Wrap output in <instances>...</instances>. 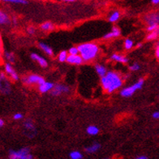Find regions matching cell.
Masks as SVG:
<instances>
[{
  "label": "cell",
  "instance_id": "6da1fadb",
  "mask_svg": "<svg viewBox=\"0 0 159 159\" xmlns=\"http://www.w3.org/2000/svg\"><path fill=\"white\" fill-rule=\"evenodd\" d=\"M101 84L106 92L111 93L119 89L123 85V80L116 72L108 71L104 76L102 77Z\"/></svg>",
  "mask_w": 159,
  "mask_h": 159
},
{
  "label": "cell",
  "instance_id": "7a4b0ae2",
  "mask_svg": "<svg viewBox=\"0 0 159 159\" xmlns=\"http://www.w3.org/2000/svg\"><path fill=\"white\" fill-rule=\"evenodd\" d=\"M77 47L84 61H90L95 59L99 51L98 46L94 43H84L79 45Z\"/></svg>",
  "mask_w": 159,
  "mask_h": 159
},
{
  "label": "cell",
  "instance_id": "3957f363",
  "mask_svg": "<svg viewBox=\"0 0 159 159\" xmlns=\"http://www.w3.org/2000/svg\"><path fill=\"white\" fill-rule=\"evenodd\" d=\"M9 157L11 159H32L33 155L30 153V149L25 147L18 150H10Z\"/></svg>",
  "mask_w": 159,
  "mask_h": 159
},
{
  "label": "cell",
  "instance_id": "277c9868",
  "mask_svg": "<svg viewBox=\"0 0 159 159\" xmlns=\"http://www.w3.org/2000/svg\"><path fill=\"white\" fill-rule=\"evenodd\" d=\"M143 84H144V80H139V81L135 83L134 84L128 86L127 88H124V89H122L121 92H120V94H121L122 97H124V98H129V97L132 96V95L134 94L136 91H137V90L140 89L142 88Z\"/></svg>",
  "mask_w": 159,
  "mask_h": 159
},
{
  "label": "cell",
  "instance_id": "5b68a950",
  "mask_svg": "<svg viewBox=\"0 0 159 159\" xmlns=\"http://www.w3.org/2000/svg\"><path fill=\"white\" fill-rule=\"evenodd\" d=\"M0 91L5 94L11 92L10 83L7 80L6 75L2 72H0Z\"/></svg>",
  "mask_w": 159,
  "mask_h": 159
},
{
  "label": "cell",
  "instance_id": "8992f818",
  "mask_svg": "<svg viewBox=\"0 0 159 159\" xmlns=\"http://www.w3.org/2000/svg\"><path fill=\"white\" fill-rule=\"evenodd\" d=\"M23 82L26 84H41L45 82L44 78L38 75H30L23 79Z\"/></svg>",
  "mask_w": 159,
  "mask_h": 159
},
{
  "label": "cell",
  "instance_id": "52a82bcc",
  "mask_svg": "<svg viewBox=\"0 0 159 159\" xmlns=\"http://www.w3.org/2000/svg\"><path fill=\"white\" fill-rule=\"evenodd\" d=\"M70 91V89L68 86L63 85V84H55L54 89L51 90V94L53 96H59L62 93H68Z\"/></svg>",
  "mask_w": 159,
  "mask_h": 159
},
{
  "label": "cell",
  "instance_id": "ba28073f",
  "mask_svg": "<svg viewBox=\"0 0 159 159\" xmlns=\"http://www.w3.org/2000/svg\"><path fill=\"white\" fill-rule=\"evenodd\" d=\"M5 71L13 80H19V75L16 73V71L14 70V68L11 65L10 63H7L5 64Z\"/></svg>",
  "mask_w": 159,
  "mask_h": 159
},
{
  "label": "cell",
  "instance_id": "9c48e42d",
  "mask_svg": "<svg viewBox=\"0 0 159 159\" xmlns=\"http://www.w3.org/2000/svg\"><path fill=\"white\" fill-rule=\"evenodd\" d=\"M83 58L81 55H69L67 59V62L70 64L73 65H80L83 63Z\"/></svg>",
  "mask_w": 159,
  "mask_h": 159
},
{
  "label": "cell",
  "instance_id": "30bf717a",
  "mask_svg": "<svg viewBox=\"0 0 159 159\" xmlns=\"http://www.w3.org/2000/svg\"><path fill=\"white\" fill-rule=\"evenodd\" d=\"M31 59H33V60L36 61L37 63H38V64H39L42 67H44L45 68V67H46L48 66V63H47L46 59H44L43 57L38 55V54H36V53H32Z\"/></svg>",
  "mask_w": 159,
  "mask_h": 159
},
{
  "label": "cell",
  "instance_id": "8fae6325",
  "mask_svg": "<svg viewBox=\"0 0 159 159\" xmlns=\"http://www.w3.org/2000/svg\"><path fill=\"white\" fill-rule=\"evenodd\" d=\"M145 20L149 25L159 24V14L157 13H151L145 16Z\"/></svg>",
  "mask_w": 159,
  "mask_h": 159
},
{
  "label": "cell",
  "instance_id": "7c38bea8",
  "mask_svg": "<svg viewBox=\"0 0 159 159\" xmlns=\"http://www.w3.org/2000/svg\"><path fill=\"white\" fill-rule=\"evenodd\" d=\"M55 87V84L51 83V82H43L42 84H39V91L42 93H45L46 92H49V91H51V90L54 89Z\"/></svg>",
  "mask_w": 159,
  "mask_h": 159
},
{
  "label": "cell",
  "instance_id": "4fadbf2b",
  "mask_svg": "<svg viewBox=\"0 0 159 159\" xmlns=\"http://www.w3.org/2000/svg\"><path fill=\"white\" fill-rule=\"evenodd\" d=\"M121 34V31L118 27H113L111 32H109L108 34H107L104 36V39H111V38H117Z\"/></svg>",
  "mask_w": 159,
  "mask_h": 159
},
{
  "label": "cell",
  "instance_id": "5bb4252c",
  "mask_svg": "<svg viewBox=\"0 0 159 159\" xmlns=\"http://www.w3.org/2000/svg\"><path fill=\"white\" fill-rule=\"evenodd\" d=\"M111 59L114 61H116V62H119V63H128V58H126L125 56H123L121 55H118V54H114L113 55H111Z\"/></svg>",
  "mask_w": 159,
  "mask_h": 159
},
{
  "label": "cell",
  "instance_id": "9a60e30c",
  "mask_svg": "<svg viewBox=\"0 0 159 159\" xmlns=\"http://www.w3.org/2000/svg\"><path fill=\"white\" fill-rule=\"evenodd\" d=\"M9 23H10V19L7 14H6L2 10H0V25H7Z\"/></svg>",
  "mask_w": 159,
  "mask_h": 159
},
{
  "label": "cell",
  "instance_id": "2e32d148",
  "mask_svg": "<svg viewBox=\"0 0 159 159\" xmlns=\"http://www.w3.org/2000/svg\"><path fill=\"white\" fill-rule=\"evenodd\" d=\"M39 47L41 48V50H42L43 52L46 53V55H50V56H52L53 55L52 49L50 48V46H49L47 44H45V43H43V42H40Z\"/></svg>",
  "mask_w": 159,
  "mask_h": 159
},
{
  "label": "cell",
  "instance_id": "e0dca14e",
  "mask_svg": "<svg viewBox=\"0 0 159 159\" xmlns=\"http://www.w3.org/2000/svg\"><path fill=\"white\" fill-rule=\"evenodd\" d=\"M101 148V144L99 143H94L92 145L87 147L85 149V151L89 153H96L97 151H98Z\"/></svg>",
  "mask_w": 159,
  "mask_h": 159
},
{
  "label": "cell",
  "instance_id": "ac0fdd59",
  "mask_svg": "<svg viewBox=\"0 0 159 159\" xmlns=\"http://www.w3.org/2000/svg\"><path fill=\"white\" fill-rule=\"evenodd\" d=\"M86 132H87V133H88L89 135H90V136H96V135L98 134L99 129L98 127H96V126L90 125L87 128Z\"/></svg>",
  "mask_w": 159,
  "mask_h": 159
},
{
  "label": "cell",
  "instance_id": "d6986e66",
  "mask_svg": "<svg viewBox=\"0 0 159 159\" xmlns=\"http://www.w3.org/2000/svg\"><path fill=\"white\" fill-rule=\"evenodd\" d=\"M95 69H96L97 73L98 74L100 75L101 77H102L104 76L107 73V68L103 66V65H100V64H97L96 67H95Z\"/></svg>",
  "mask_w": 159,
  "mask_h": 159
},
{
  "label": "cell",
  "instance_id": "ffe728a7",
  "mask_svg": "<svg viewBox=\"0 0 159 159\" xmlns=\"http://www.w3.org/2000/svg\"><path fill=\"white\" fill-rule=\"evenodd\" d=\"M24 127L27 131L29 132H34L35 131V127H34V123L30 120V119H28L25 122V124H24Z\"/></svg>",
  "mask_w": 159,
  "mask_h": 159
},
{
  "label": "cell",
  "instance_id": "44dd1931",
  "mask_svg": "<svg viewBox=\"0 0 159 159\" xmlns=\"http://www.w3.org/2000/svg\"><path fill=\"white\" fill-rule=\"evenodd\" d=\"M119 17H120V13H119V11H113V12L111 13V16H110L109 21L111 22V23L116 22L119 19Z\"/></svg>",
  "mask_w": 159,
  "mask_h": 159
},
{
  "label": "cell",
  "instance_id": "7402d4cb",
  "mask_svg": "<svg viewBox=\"0 0 159 159\" xmlns=\"http://www.w3.org/2000/svg\"><path fill=\"white\" fill-rule=\"evenodd\" d=\"M159 37V32L157 31H152L149 32V34L147 35L146 39L148 41H153V40H156Z\"/></svg>",
  "mask_w": 159,
  "mask_h": 159
},
{
  "label": "cell",
  "instance_id": "603a6c76",
  "mask_svg": "<svg viewBox=\"0 0 159 159\" xmlns=\"http://www.w3.org/2000/svg\"><path fill=\"white\" fill-rule=\"evenodd\" d=\"M3 2H7V3H12V4H20L25 5L27 4V0H3Z\"/></svg>",
  "mask_w": 159,
  "mask_h": 159
},
{
  "label": "cell",
  "instance_id": "cb8c5ba5",
  "mask_svg": "<svg viewBox=\"0 0 159 159\" xmlns=\"http://www.w3.org/2000/svg\"><path fill=\"white\" fill-rule=\"evenodd\" d=\"M70 157L71 159H81L83 158V155L79 151L75 150V151H72L71 153H70Z\"/></svg>",
  "mask_w": 159,
  "mask_h": 159
},
{
  "label": "cell",
  "instance_id": "d4e9b609",
  "mask_svg": "<svg viewBox=\"0 0 159 159\" xmlns=\"http://www.w3.org/2000/svg\"><path fill=\"white\" fill-rule=\"evenodd\" d=\"M41 29L42 30H44V31H49V30H51L54 29V25L50 22H46V23L42 24V26H41Z\"/></svg>",
  "mask_w": 159,
  "mask_h": 159
},
{
  "label": "cell",
  "instance_id": "484cf974",
  "mask_svg": "<svg viewBox=\"0 0 159 159\" xmlns=\"http://www.w3.org/2000/svg\"><path fill=\"white\" fill-rule=\"evenodd\" d=\"M67 57H68V55H67V51H65V50H63V51H61V52L59 53L58 59H59V62L63 63V62L67 61Z\"/></svg>",
  "mask_w": 159,
  "mask_h": 159
},
{
  "label": "cell",
  "instance_id": "4316f807",
  "mask_svg": "<svg viewBox=\"0 0 159 159\" xmlns=\"http://www.w3.org/2000/svg\"><path fill=\"white\" fill-rule=\"evenodd\" d=\"M133 45H134V43H133V41L131 39H126L125 41H124V48L126 49V50H131V49L133 47Z\"/></svg>",
  "mask_w": 159,
  "mask_h": 159
},
{
  "label": "cell",
  "instance_id": "83f0119b",
  "mask_svg": "<svg viewBox=\"0 0 159 159\" xmlns=\"http://www.w3.org/2000/svg\"><path fill=\"white\" fill-rule=\"evenodd\" d=\"M5 58L9 63H14V61H15V56L12 53L5 52Z\"/></svg>",
  "mask_w": 159,
  "mask_h": 159
},
{
  "label": "cell",
  "instance_id": "f1b7e54d",
  "mask_svg": "<svg viewBox=\"0 0 159 159\" xmlns=\"http://www.w3.org/2000/svg\"><path fill=\"white\" fill-rule=\"evenodd\" d=\"M147 30L149 32L152 31H157L159 32V24H155V25H151L148 26Z\"/></svg>",
  "mask_w": 159,
  "mask_h": 159
},
{
  "label": "cell",
  "instance_id": "f546056e",
  "mask_svg": "<svg viewBox=\"0 0 159 159\" xmlns=\"http://www.w3.org/2000/svg\"><path fill=\"white\" fill-rule=\"evenodd\" d=\"M68 53H69V55H78V54H80L79 49H78V47H75V46L71 47L68 50Z\"/></svg>",
  "mask_w": 159,
  "mask_h": 159
},
{
  "label": "cell",
  "instance_id": "4dcf8cb0",
  "mask_svg": "<svg viewBox=\"0 0 159 159\" xmlns=\"http://www.w3.org/2000/svg\"><path fill=\"white\" fill-rule=\"evenodd\" d=\"M140 67L138 63H134V64H132V66L130 67V70L132 71H138V70H140Z\"/></svg>",
  "mask_w": 159,
  "mask_h": 159
},
{
  "label": "cell",
  "instance_id": "1f68e13d",
  "mask_svg": "<svg viewBox=\"0 0 159 159\" xmlns=\"http://www.w3.org/2000/svg\"><path fill=\"white\" fill-rule=\"evenodd\" d=\"M23 115L21 113H16L14 115V116H13V119H15V120H20V119H23Z\"/></svg>",
  "mask_w": 159,
  "mask_h": 159
},
{
  "label": "cell",
  "instance_id": "d6a6232c",
  "mask_svg": "<svg viewBox=\"0 0 159 159\" xmlns=\"http://www.w3.org/2000/svg\"><path fill=\"white\" fill-rule=\"evenodd\" d=\"M155 55L157 57V59L159 61V42L156 45V50H155Z\"/></svg>",
  "mask_w": 159,
  "mask_h": 159
},
{
  "label": "cell",
  "instance_id": "836d02e7",
  "mask_svg": "<svg viewBox=\"0 0 159 159\" xmlns=\"http://www.w3.org/2000/svg\"><path fill=\"white\" fill-rule=\"evenodd\" d=\"M28 33L30 34V35H33V34H35V29L34 27H30L28 29Z\"/></svg>",
  "mask_w": 159,
  "mask_h": 159
},
{
  "label": "cell",
  "instance_id": "e575fe53",
  "mask_svg": "<svg viewBox=\"0 0 159 159\" xmlns=\"http://www.w3.org/2000/svg\"><path fill=\"white\" fill-rule=\"evenodd\" d=\"M153 119H159V111H156V112H154V113L153 114Z\"/></svg>",
  "mask_w": 159,
  "mask_h": 159
},
{
  "label": "cell",
  "instance_id": "d590c367",
  "mask_svg": "<svg viewBox=\"0 0 159 159\" xmlns=\"http://www.w3.org/2000/svg\"><path fill=\"white\" fill-rule=\"evenodd\" d=\"M151 2H152L153 5H158L159 0H151Z\"/></svg>",
  "mask_w": 159,
  "mask_h": 159
},
{
  "label": "cell",
  "instance_id": "8d00e7d4",
  "mask_svg": "<svg viewBox=\"0 0 159 159\" xmlns=\"http://www.w3.org/2000/svg\"><path fill=\"white\" fill-rule=\"evenodd\" d=\"M136 159H148L147 156H144V155H141V156H138L136 157Z\"/></svg>",
  "mask_w": 159,
  "mask_h": 159
},
{
  "label": "cell",
  "instance_id": "74e56055",
  "mask_svg": "<svg viewBox=\"0 0 159 159\" xmlns=\"http://www.w3.org/2000/svg\"><path fill=\"white\" fill-rule=\"evenodd\" d=\"M4 126V121L2 119H0V128H2Z\"/></svg>",
  "mask_w": 159,
  "mask_h": 159
},
{
  "label": "cell",
  "instance_id": "f35d334b",
  "mask_svg": "<svg viewBox=\"0 0 159 159\" xmlns=\"http://www.w3.org/2000/svg\"><path fill=\"white\" fill-rule=\"evenodd\" d=\"M62 1H64V2H75L76 0H62Z\"/></svg>",
  "mask_w": 159,
  "mask_h": 159
},
{
  "label": "cell",
  "instance_id": "ab89813d",
  "mask_svg": "<svg viewBox=\"0 0 159 159\" xmlns=\"http://www.w3.org/2000/svg\"><path fill=\"white\" fill-rule=\"evenodd\" d=\"M141 46H142V44H140H140H137V47H140Z\"/></svg>",
  "mask_w": 159,
  "mask_h": 159
},
{
  "label": "cell",
  "instance_id": "60d3db41",
  "mask_svg": "<svg viewBox=\"0 0 159 159\" xmlns=\"http://www.w3.org/2000/svg\"><path fill=\"white\" fill-rule=\"evenodd\" d=\"M0 42H1V36H0Z\"/></svg>",
  "mask_w": 159,
  "mask_h": 159
},
{
  "label": "cell",
  "instance_id": "b9f144b4",
  "mask_svg": "<svg viewBox=\"0 0 159 159\" xmlns=\"http://www.w3.org/2000/svg\"><path fill=\"white\" fill-rule=\"evenodd\" d=\"M2 2V0H0V2Z\"/></svg>",
  "mask_w": 159,
  "mask_h": 159
},
{
  "label": "cell",
  "instance_id": "7bdbcfd3",
  "mask_svg": "<svg viewBox=\"0 0 159 159\" xmlns=\"http://www.w3.org/2000/svg\"><path fill=\"white\" fill-rule=\"evenodd\" d=\"M0 55H1V52H0Z\"/></svg>",
  "mask_w": 159,
  "mask_h": 159
}]
</instances>
